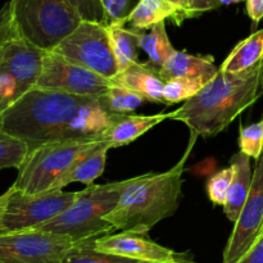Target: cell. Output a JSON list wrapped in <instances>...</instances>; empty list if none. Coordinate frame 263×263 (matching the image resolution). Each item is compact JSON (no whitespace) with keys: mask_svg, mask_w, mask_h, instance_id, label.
Here are the masks:
<instances>
[{"mask_svg":"<svg viewBox=\"0 0 263 263\" xmlns=\"http://www.w3.org/2000/svg\"><path fill=\"white\" fill-rule=\"evenodd\" d=\"M263 61V28L241 40L230 51L220 67V71L241 73L254 68Z\"/></svg>","mask_w":263,"mask_h":263,"instance_id":"20","label":"cell"},{"mask_svg":"<svg viewBox=\"0 0 263 263\" xmlns=\"http://www.w3.org/2000/svg\"><path fill=\"white\" fill-rule=\"evenodd\" d=\"M263 95V61L241 73L220 71L198 92L172 112L171 120L185 123L190 133L216 136Z\"/></svg>","mask_w":263,"mask_h":263,"instance_id":"3","label":"cell"},{"mask_svg":"<svg viewBox=\"0 0 263 263\" xmlns=\"http://www.w3.org/2000/svg\"><path fill=\"white\" fill-rule=\"evenodd\" d=\"M217 72L213 57L193 55L186 51L175 50L159 71V76L164 81L172 79H197L210 82Z\"/></svg>","mask_w":263,"mask_h":263,"instance_id":"15","label":"cell"},{"mask_svg":"<svg viewBox=\"0 0 263 263\" xmlns=\"http://www.w3.org/2000/svg\"><path fill=\"white\" fill-rule=\"evenodd\" d=\"M221 5H231V4H236V3H240L243 0H220Z\"/></svg>","mask_w":263,"mask_h":263,"instance_id":"37","label":"cell"},{"mask_svg":"<svg viewBox=\"0 0 263 263\" xmlns=\"http://www.w3.org/2000/svg\"><path fill=\"white\" fill-rule=\"evenodd\" d=\"M123 116L109 112L100 97H81L33 87L0 115V127L28 152L51 143L102 141Z\"/></svg>","mask_w":263,"mask_h":263,"instance_id":"1","label":"cell"},{"mask_svg":"<svg viewBox=\"0 0 263 263\" xmlns=\"http://www.w3.org/2000/svg\"><path fill=\"white\" fill-rule=\"evenodd\" d=\"M115 51L116 61L118 64V72L127 68L128 66L139 62L140 50V37L144 31L136 28H126L125 25L107 26Z\"/></svg>","mask_w":263,"mask_h":263,"instance_id":"21","label":"cell"},{"mask_svg":"<svg viewBox=\"0 0 263 263\" xmlns=\"http://www.w3.org/2000/svg\"><path fill=\"white\" fill-rule=\"evenodd\" d=\"M170 18L176 25H181L185 21L180 8L166 0H140L127 18L133 28L136 30H151L153 26L164 22ZM126 22V23H127Z\"/></svg>","mask_w":263,"mask_h":263,"instance_id":"19","label":"cell"},{"mask_svg":"<svg viewBox=\"0 0 263 263\" xmlns=\"http://www.w3.org/2000/svg\"><path fill=\"white\" fill-rule=\"evenodd\" d=\"M221 7L220 0H184V13L186 20L200 15L204 12Z\"/></svg>","mask_w":263,"mask_h":263,"instance_id":"32","label":"cell"},{"mask_svg":"<svg viewBox=\"0 0 263 263\" xmlns=\"http://www.w3.org/2000/svg\"><path fill=\"white\" fill-rule=\"evenodd\" d=\"M208 82L197 79H172L163 87V103L166 105L187 102L198 94Z\"/></svg>","mask_w":263,"mask_h":263,"instance_id":"25","label":"cell"},{"mask_svg":"<svg viewBox=\"0 0 263 263\" xmlns=\"http://www.w3.org/2000/svg\"><path fill=\"white\" fill-rule=\"evenodd\" d=\"M110 86L109 80L67 61L54 51H48L35 87L81 97H102Z\"/></svg>","mask_w":263,"mask_h":263,"instance_id":"10","label":"cell"},{"mask_svg":"<svg viewBox=\"0 0 263 263\" xmlns=\"http://www.w3.org/2000/svg\"><path fill=\"white\" fill-rule=\"evenodd\" d=\"M104 9L107 26L125 25L140 0H100Z\"/></svg>","mask_w":263,"mask_h":263,"instance_id":"29","label":"cell"},{"mask_svg":"<svg viewBox=\"0 0 263 263\" xmlns=\"http://www.w3.org/2000/svg\"><path fill=\"white\" fill-rule=\"evenodd\" d=\"M82 21L97 22L107 26L104 9L100 0H69Z\"/></svg>","mask_w":263,"mask_h":263,"instance_id":"30","label":"cell"},{"mask_svg":"<svg viewBox=\"0 0 263 263\" xmlns=\"http://www.w3.org/2000/svg\"><path fill=\"white\" fill-rule=\"evenodd\" d=\"M27 154L28 146L23 141L9 135L0 127V170H18Z\"/></svg>","mask_w":263,"mask_h":263,"instance_id":"26","label":"cell"},{"mask_svg":"<svg viewBox=\"0 0 263 263\" xmlns=\"http://www.w3.org/2000/svg\"><path fill=\"white\" fill-rule=\"evenodd\" d=\"M53 51L107 80L118 73L109 31L102 23L82 21Z\"/></svg>","mask_w":263,"mask_h":263,"instance_id":"7","label":"cell"},{"mask_svg":"<svg viewBox=\"0 0 263 263\" xmlns=\"http://www.w3.org/2000/svg\"><path fill=\"white\" fill-rule=\"evenodd\" d=\"M74 243L39 229L4 234L0 235V263H62Z\"/></svg>","mask_w":263,"mask_h":263,"instance_id":"9","label":"cell"},{"mask_svg":"<svg viewBox=\"0 0 263 263\" xmlns=\"http://www.w3.org/2000/svg\"><path fill=\"white\" fill-rule=\"evenodd\" d=\"M18 37L53 51L82 22L69 0H10Z\"/></svg>","mask_w":263,"mask_h":263,"instance_id":"5","label":"cell"},{"mask_svg":"<svg viewBox=\"0 0 263 263\" xmlns=\"http://www.w3.org/2000/svg\"><path fill=\"white\" fill-rule=\"evenodd\" d=\"M100 100L109 112L121 116L133 115V112H135L145 102V99L140 95L115 85H112L109 90L100 97Z\"/></svg>","mask_w":263,"mask_h":263,"instance_id":"24","label":"cell"},{"mask_svg":"<svg viewBox=\"0 0 263 263\" xmlns=\"http://www.w3.org/2000/svg\"><path fill=\"white\" fill-rule=\"evenodd\" d=\"M95 240L97 239L76 241L67 252L62 263H146L98 251Z\"/></svg>","mask_w":263,"mask_h":263,"instance_id":"23","label":"cell"},{"mask_svg":"<svg viewBox=\"0 0 263 263\" xmlns=\"http://www.w3.org/2000/svg\"><path fill=\"white\" fill-rule=\"evenodd\" d=\"M108 151H109V146L100 141L94 149L84 154L68 170V172L59 180L54 190H63V187L73 182H81L87 186L94 184L95 180L102 176L104 172Z\"/></svg>","mask_w":263,"mask_h":263,"instance_id":"18","label":"cell"},{"mask_svg":"<svg viewBox=\"0 0 263 263\" xmlns=\"http://www.w3.org/2000/svg\"><path fill=\"white\" fill-rule=\"evenodd\" d=\"M122 185L123 180L86 186L77 192V198L72 205L39 230L67 236L74 241L113 234L116 229L104 217L117 205Z\"/></svg>","mask_w":263,"mask_h":263,"instance_id":"4","label":"cell"},{"mask_svg":"<svg viewBox=\"0 0 263 263\" xmlns=\"http://www.w3.org/2000/svg\"><path fill=\"white\" fill-rule=\"evenodd\" d=\"M109 81L110 85L125 87L140 95L145 102L163 103V87L166 81L146 62L131 64L118 72Z\"/></svg>","mask_w":263,"mask_h":263,"instance_id":"14","label":"cell"},{"mask_svg":"<svg viewBox=\"0 0 263 263\" xmlns=\"http://www.w3.org/2000/svg\"><path fill=\"white\" fill-rule=\"evenodd\" d=\"M95 248L105 253L146 263H197L187 253L170 249L149 238L148 233L121 231L95 240Z\"/></svg>","mask_w":263,"mask_h":263,"instance_id":"12","label":"cell"},{"mask_svg":"<svg viewBox=\"0 0 263 263\" xmlns=\"http://www.w3.org/2000/svg\"><path fill=\"white\" fill-rule=\"evenodd\" d=\"M140 48L148 54L146 63L158 73L176 50L170 41L164 22L153 26L149 33L143 32L140 37Z\"/></svg>","mask_w":263,"mask_h":263,"instance_id":"22","label":"cell"},{"mask_svg":"<svg viewBox=\"0 0 263 263\" xmlns=\"http://www.w3.org/2000/svg\"><path fill=\"white\" fill-rule=\"evenodd\" d=\"M233 177L234 168L231 166L221 170L211 177L207 184V193L211 202L215 203L216 205H222V207L225 205Z\"/></svg>","mask_w":263,"mask_h":263,"instance_id":"28","label":"cell"},{"mask_svg":"<svg viewBox=\"0 0 263 263\" xmlns=\"http://www.w3.org/2000/svg\"><path fill=\"white\" fill-rule=\"evenodd\" d=\"M166 2L172 3V4L176 5L177 8H180V10L182 12V15H184V18L186 20V15H185V13H184V0H166Z\"/></svg>","mask_w":263,"mask_h":263,"instance_id":"36","label":"cell"},{"mask_svg":"<svg viewBox=\"0 0 263 263\" xmlns=\"http://www.w3.org/2000/svg\"><path fill=\"white\" fill-rule=\"evenodd\" d=\"M17 36L14 25H13L10 3L8 2L7 4H4V7L0 8V55H2L5 45Z\"/></svg>","mask_w":263,"mask_h":263,"instance_id":"31","label":"cell"},{"mask_svg":"<svg viewBox=\"0 0 263 263\" xmlns=\"http://www.w3.org/2000/svg\"><path fill=\"white\" fill-rule=\"evenodd\" d=\"M48 51L21 37H14L5 45L0 55V68L17 81L25 92L36 86Z\"/></svg>","mask_w":263,"mask_h":263,"instance_id":"13","label":"cell"},{"mask_svg":"<svg viewBox=\"0 0 263 263\" xmlns=\"http://www.w3.org/2000/svg\"><path fill=\"white\" fill-rule=\"evenodd\" d=\"M172 112L158 113L152 116L128 115L123 116L117 123L112 126L103 136L102 141L109 146V149L125 146L135 141L154 126L163 121L171 120Z\"/></svg>","mask_w":263,"mask_h":263,"instance_id":"16","label":"cell"},{"mask_svg":"<svg viewBox=\"0 0 263 263\" xmlns=\"http://www.w3.org/2000/svg\"><path fill=\"white\" fill-rule=\"evenodd\" d=\"M76 198L77 192L51 190L27 194L15 189L0 222V235L41 228L64 212Z\"/></svg>","mask_w":263,"mask_h":263,"instance_id":"8","label":"cell"},{"mask_svg":"<svg viewBox=\"0 0 263 263\" xmlns=\"http://www.w3.org/2000/svg\"><path fill=\"white\" fill-rule=\"evenodd\" d=\"M239 263H263V234Z\"/></svg>","mask_w":263,"mask_h":263,"instance_id":"33","label":"cell"},{"mask_svg":"<svg viewBox=\"0 0 263 263\" xmlns=\"http://www.w3.org/2000/svg\"><path fill=\"white\" fill-rule=\"evenodd\" d=\"M14 190H15V186L14 185H12V186H10L4 194L0 195V222H2L3 217H4L5 211H7V207H8V203H9V199L10 197H12L13 193H14Z\"/></svg>","mask_w":263,"mask_h":263,"instance_id":"35","label":"cell"},{"mask_svg":"<svg viewBox=\"0 0 263 263\" xmlns=\"http://www.w3.org/2000/svg\"><path fill=\"white\" fill-rule=\"evenodd\" d=\"M247 14L254 25L263 20V0H247Z\"/></svg>","mask_w":263,"mask_h":263,"instance_id":"34","label":"cell"},{"mask_svg":"<svg viewBox=\"0 0 263 263\" xmlns=\"http://www.w3.org/2000/svg\"><path fill=\"white\" fill-rule=\"evenodd\" d=\"M197 138V134L190 133L184 156L167 171L123 180L117 205L104 220L116 230L149 233L162 220L174 216L182 199L185 164Z\"/></svg>","mask_w":263,"mask_h":263,"instance_id":"2","label":"cell"},{"mask_svg":"<svg viewBox=\"0 0 263 263\" xmlns=\"http://www.w3.org/2000/svg\"><path fill=\"white\" fill-rule=\"evenodd\" d=\"M263 234V152L256 161L251 192L223 251L222 263H239Z\"/></svg>","mask_w":263,"mask_h":263,"instance_id":"11","label":"cell"},{"mask_svg":"<svg viewBox=\"0 0 263 263\" xmlns=\"http://www.w3.org/2000/svg\"><path fill=\"white\" fill-rule=\"evenodd\" d=\"M100 141L92 143H51L28 152L18 168L14 186L27 194L51 192L59 180L84 154L94 149Z\"/></svg>","mask_w":263,"mask_h":263,"instance_id":"6","label":"cell"},{"mask_svg":"<svg viewBox=\"0 0 263 263\" xmlns=\"http://www.w3.org/2000/svg\"><path fill=\"white\" fill-rule=\"evenodd\" d=\"M239 148L241 153L249 158L258 159L263 152V115L261 120L256 123L240 127L239 135Z\"/></svg>","mask_w":263,"mask_h":263,"instance_id":"27","label":"cell"},{"mask_svg":"<svg viewBox=\"0 0 263 263\" xmlns=\"http://www.w3.org/2000/svg\"><path fill=\"white\" fill-rule=\"evenodd\" d=\"M230 163L234 168V177L229 190L228 199L223 205V212L231 222L235 223L248 199L253 172L251 168V158L241 152L234 154Z\"/></svg>","mask_w":263,"mask_h":263,"instance_id":"17","label":"cell"}]
</instances>
